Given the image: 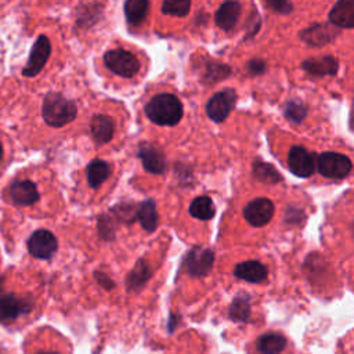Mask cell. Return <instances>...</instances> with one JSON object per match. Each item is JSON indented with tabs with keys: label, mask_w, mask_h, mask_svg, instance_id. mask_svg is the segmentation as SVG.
Returning a JSON list of instances; mask_svg holds the SVG:
<instances>
[{
	"label": "cell",
	"mask_w": 354,
	"mask_h": 354,
	"mask_svg": "<svg viewBox=\"0 0 354 354\" xmlns=\"http://www.w3.org/2000/svg\"><path fill=\"white\" fill-rule=\"evenodd\" d=\"M145 115L159 126H174L183 118V104L174 94L162 93L148 101Z\"/></svg>",
	"instance_id": "1"
},
{
	"label": "cell",
	"mask_w": 354,
	"mask_h": 354,
	"mask_svg": "<svg viewBox=\"0 0 354 354\" xmlns=\"http://www.w3.org/2000/svg\"><path fill=\"white\" fill-rule=\"evenodd\" d=\"M77 109L73 101L65 98L58 93L48 94L41 106V115L47 124L53 127H62L76 118Z\"/></svg>",
	"instance_id": "2"
},
{
	"label": "cell",
	"mask_w": 354,
	"mask_h": 354,
	"mask_svg": "<svg viewBox=\"0 0 354 354\" xmlns=\"http://www.w3.org/2000/svg\"><path fill=\"white\" fill-rule=\"evenodd\" d=\"M104 64L111 72L122 77H133L140 71L138 58L122 48L106 51L104 55Z\"/></svg>",
	"instance_id": "3"
},
{
	"label": "cell",
	"mask_w": 354,
	"mask_h": 354,
	"mask_svg": "<svg viewBox=\"0 0 354 354\" xmlns=\"http://www.w3.org/2000/svg\"><path fill=\"white\" fill-rule=\"evenodd\" d=\"M315 167L324 177L339 180L350 174L353 165L346 155L336 152H324L317 158Z\"/></svg>",
	"instance_id": "4"
},
{
	"label": "cell",
	"mask_w": 354,
	"mask_h": 354,
	"mask_svg": "<svg viewBox=\"0 0 354 354\" xmlns=\"http://www.w3.org/2000/svg\"><path fill=\"white\" fill-rule=\"evenodd\" d=\"M236 102V93L232 88H224L216 93L206 104V113L213 122H224Z\"/></svg>",
	"instance_id": "5"
},
{
	"label": "cell",
	"mask_w": 354,
	"mask_h": 354,
	"mask_svg": "<svg viewBox=\"0 0 354 354\" xmlns=\"http://www.w3.org/2000/svg\"><path fill=\"white\" fill-rule=\"evenodd\" d=\"M317 158L303 147H292L288 153V167L299 177H310L315 170Z\"/></svg>",
	"instance_id": "6"
},
{
	"label": "cell",
	"mask_w": 354,
	"mask_h": 354,
	"mask_svg": "<svg viewBox=\"0 0 354 354\" xmlns=\"http://www.w3.org/2000/svg\"><path fill=\"white\" fill-rule=\"evenodd\" d=\"M274 203L267 198H257L250 201L243 209L245 220L253 227H263L274 216Z\"/></svg>",
	"instance_id": "7"
},
{
	"label": "cell",
	"mask_w": 354,
	"mask_h": 354,
	"mask_svg": "<svg viewBox=\"0 0 354 354\" xmlns=\"http://www.w3.org/2000/svg\"><path fill=\"white\" fill-rule=\"evenodd\" d=\"M57 246V238L47 230H39L28 239V250L36 259H50L55 253Z\"/></svg>",
	"instance_id": "8"
},
{
	"label": "cell",
	"mask_w": 354,
	"mask_h": 354,
	"mask_svg": "<svg viewBox=\"0 0 354 354\" xmlns=\"http://www.w3.org/2000/svg\"><path fill=\"white\" fill-rule=\"evenodd\" d=\"M50 53H51L50 40L44 35L39 36L37 40L35 41L33 47H32L29 61H28L26 66L24 68L22 75L28 76V77L36 76L43 69V66L46 65V62L50 57Z\"/></svg>",
	"instance_id": "9"
},
{
	"label": "cell",
	"mask_w": 354,
	"mask_h": 354,
	"mask_svg": "<svg viewBox=\"0 0 354 354\" xmlns=\"http://www.w3.org/2000/svg\"><path fill=\"white\" fill-rule=\"evenodd\" d=\"M339 29L329 24H314L300 33V39L310 46H325L335 40Z\"/></svg>",
	"instance_id": "10"
},
{
	"label": "cell",
	"mask_w": 354,
	"mask_h": 354,
	"mask_svg": "<svg viewBox=\"0 0 354 354\" xmlns=\"http://www.w3.org/2000/svg\"><path fill=\"white\" fill-rule=\"evenodd\" d=\"M213 263V253L209 249L195 248L192 249L185 260V267L191 275L201 277L210 271Z\"/></svg>",
	"instance_id": "11"
},
{
	"label": "cell",
	"mask_w": 354,
	"mask_h": 354,
	"mask_svg": "<svg viewBox=\"0 0 354 354\" xmlns=\"http://www.w3.org/2000/svg\"><path fill=\"white\" fill-rule=\"evenodd\" d=\"M337 61L332 55H322L317 58L306 59L301 64V68L314 77H322V76H333L337 72Z\"/></svg>",
	"instance_id": "12"
},
{
	"label": "cell",
	"mask_w": 354,
	"mask_h": 354,
	"mask_svg": "<svg viewBox=\"0 0 354 354\" xmlns=\"http://www.w3.org/2000/svg\"><path fill=\"white\" fill-rule=\"evenodd\" d=\"M29 310L30 304L14 295L0 296V322H10Z\"/></svg>",
	"instance_id": "13"
},
{
	"label": "cell",
	"mask_w": 354,
	"mask_h": 354,
	"mask_svg": "<svg viewBox=\"0 0 354 354\" xmlns=\"http://www.w3.org/2000/svg\"><path fill=\"white\" fill-rule=\"evenodd\" d=\"M241 11H242V7L239 1L236 0L224 1L216 11V15H214L216 25L223 30H231L236 25L241 17Z\"/></svg>",
	"instance_id": "14"
},
{
	"label": "cell",
	"mask_w": 354,
	"mask_h": 354,
	"mask_svg": "<svg viewBox=\"0 0 354 354\" xmlns=\"http://www.w3.org/2000/svg\"><path fill=\"white\" fill-rule=\"evenodd\" d=\"M138 156H140L142 166L147 171L160 174L165 170V166H166L165 156H163L162 151L158 149L156 147H153L148 142L141 144L140 149H138Z\"/></svg>",
	"instance_id": "15"
},
{
	"label": "cell",
	"mask_w": 354,
	"mask_h": 354,
	"mask_svg": "<svg viewBox=\"0 0 354 354\" xmlns=\"http://www.w3.org/2000/svg\"><path fill=\"white\" fill-rule=\"evenodd\" d=\"M10 196L15 205L28 206L37 202L39 192L35 183L29 180H21V181H15L10 187Z\"/></svg>",
	"instance_id": "16"
},
{
	"label": "cell",
	"mask_w": 354,
	"mask_h": 354,
	"mask_svg": "<svg viewBox=\"0 0 354 354\" xmlns=\"http://www.w3.org/2000/svg\"><path fill=\"white\" fill-rule=\"evenodd\" d=\"M329 22L339 28L354 26V0H339L329 12Z\"/></svg>",
	"instance_id": "17"
},
{
	"label": "cell",
	"mask_w": 354,
	"mask_h": 354,
	"mask_svg": "<svg viewBox=\"0 0 354 354\" xmlns=\"http://www.w3.org/2000/svg\"><path fill=\"white\" fill-rule=\"evenodd\" d=\"M234 275L248 282H261L267 277V268L257 260H249L239 263L234 268Z\"/></svg>",
	"instance_id": "18"
},
{
	"label": "cell",
	"mask_w": 354,
	"mask_h": 354,
	"mask_svg": "<svg viewBox=\"0 0 354 354\" xmlns=\"http://www.w3.org/2000/svg\"><path fill=\"white\" fill-rule=\"evenodd\" d=\"M115 131V122L106 115H95L91 119V136L97 144L111 141Z\"/></svg>",
	"instance_id": "19"
},
{
	"label": "cell",
	"mask_w": 354,
	"mask_h": 354,
	"mask_svg": "<svg viewBox=\"0 0 354 354\" xmlns=\"http://www.w3.org/2000/svg\"><path fill=\"white\" fill-rule=\"evenodd\" d=\"M111 174V166L101 160V159H94L86 169V177L87 183L91 188H98Z\"/></svg>",
	"instance_id": "20"
},
{
	"label": "cell",
	"mask_w": 354,
	"mask_h": 354,
	"mask_svg": "<svg viewBox=\"0 0 354 354\" xmlns=\"http://www.w3.org/2000/svg\"><path fill=\"white\" fill-rule=\"evenodd\" d=\"M149 1L148 0H126L124 3V15L130 25H140L148 14Z\"/></svg>",
	"instance_id": "21"
},
{
	"label": "cell",
	"mask_w": 354,
	"mask_h": 354,
	"mask_svg": "<svg viewBox=\"0 0 354 354\" xmlns=\"http://www.w3.org/2000/svg\"><path fill=\"white\" fill-rule=\"evenodd\" d=\"M286 347V339L279 333H266L257 342L261 354H279Z\"/></svg>",
	"instance_id": "22"
},
{
	"label": "cell",
	"mask_w": 354,
	"mask_h": 354,
	"mask_svg": "<svg viewBox=\"0 0 354 354\" xmlns=\"http://www.w3.org/2000/svg\"><path fill=\"white\" fill-rule=\"evenodd\" d=\"M189 213L195 218L210 220L216 213V207H214V205H213V202L209 196H199V198H195L191 202Z\"/></svg>",
	"instance_id": "23"
},
{
	"label": "cell",
	"mask_w": 354,
	"mask_h": 354,
	"mask_svg": "<svg viewBox=\"0 0 354 354\" xmlns=\"http://www.w3.org/2000/svg\"><path fill=\"white\" fill-rule=\"evenodd\" d=\"M137 217L144 230L153 231L158 224V214H156L155 203L152 201H145L144 203H141Z\"/></svg>",
	"instance_id": "24"
},
{
	"label": "cell",
	"mask_w": 354,
	"mask_h": 354,
	"mask_svg": "<svg viewBox=\"0 0 354 354\" xmlns=\"http://www.w3.org/2000/svg\"><path fill=\"white\" fill-rule=\"evenodd\" d=\"M230 75H231V68L230 66L214 62V61H210L206 66V71H205V75H203L202 80L206 84H213V83H217V82L225 79Z\"/></svg>",
	"instance_id": "25"
},
{
	"label": "cell",
	"mask_w": 354,
	"mask_h": 354,
	"mask_svg": "<svg viewBox=\"0 0 354 354\" xmlns=\"http://www.w3.org/2000/svg\"><path fill=\"white\" fill-rule=\"evenodd\" d=\"M191 0H163L162 12L173 17H185L189 12Z\"/></svg>",
	"instance_id": "26"
},
{
	"label": "cell",
	"mask_w": 354,
	"mask_h": 354,
	"mask_svg": "<svg viewBox=\"0 0 354 354\" xmlns=\"http://www.w3.org/2000/svg\"><path fill=\"white\" fill-rule=\"evenodd\" d=\"M307 115V108L303 105V102L297 101V100H292V101H288L286 105H285V116L295 122V123H299L301 122Z\"/></svg>",
	"instance_id": "27"
},
{
	"label": "cell",
	"mask_w": 354,
	"mask_h": 354,
	"mask_svg": "<svg viewBox=\"0 0 354 354\" xmlns=\"http://www.w3.org/2000/svg\"><path fill=\"white\" fill-rule=\"evenodd\" d=\"M249 313H250V308H249V301L246 297L235 299L230 308V315L235 321H246L249 317Z\"/></svg>",
	"instance_id": "28"
},
{
	"label": "cell",
	"mask_w": 354,
	"mask_h": 354,
	"mask_svg": "<svg viewBox=\"0 0 354 354\" xmlns=\"http://www.w3.org/2000/svg\"><path fill=\"white\" fill-rule=\"evenodd\" d=\"M264 6L279 14H289L293 10L290 0H263Z\"/></svg>",
	"instance_id": "29"
},
{
	"label": "cell",
	"mask_w": 354,
	"mask_h": 354,
	"mask_svg": "<svg viewBox=\"0 0 354 354\" xmlns=\"http://www.w3.org/2000/svg\"><path fill=\"white\" fill-rule=\"evenodd\" d=\"M248 69L252 75H261L266 71V64L261 59H252L248 64Z\"/></svg>",
	"instance_id": "30"
},
{
	"label": "cell",
	"mask_w": 354,
	"mask_h": 354,
	"mask_svg": "<svg viewBox=\"0 0 354 354\" xmlns=\"http://www.w3.org/2000/svg\"><path fill=\"white\" fill-rule=\"evenodd\" d=\"M39 354H58V353H54V351H44V353H39Z\"/></svg>",
	"instance_id": "31"
},
{
	"label": "cell",
	"mask_w": 354,
	"mask_h": 354,
	"mask_svg": "<svg viewBox=\"0 0 354 354\" xmlns=\"http://www.w3.org/2000/svg\"><path fill=\"white\" fill-rule=\"evenodd\" d=\"M1 156H3V147H1V144H0V159H1Z\"/></svg>",
	"instance_id": "32"
}]
</instances>
